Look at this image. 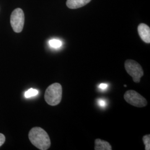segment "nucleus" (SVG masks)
Instances as JSON below:
<instances>
[{
	"label": "nucleus",
	"instance_id": "1",
	"mask_svg": "<svg viewBox=\"0 0 150 150\" xmlns=\"http://www.w3.org/2000/svg\"><path fill=\"white\" fill-rule=\"evenodd\" d=\"M28 138L32 145L39 150H47L50 147V137L47 133L41 127L32 128L29 132Z\"/></svg>",
	"mask_w": 150,
	"mask_h": 150
},
{
	"label": "nucleus",
	"instance_id": "2",
	"mask_svg": "<svg viewBox=\"0 0 150 150\" xmlns=\"http://www.w3.org/2000/svg\"><path fill=\"white\" fill-rule=\"evenodd\" d=\"M62 87L59 83H54L48 86L45 94L46 102L51 106H56L61 101Z\"/></svg>",
	"mask_w": 150,
	"mask_h": 150
},
{
	"label": "nucleus",
	"instance_id": "3",
	"mask_svg": "<svg viewBox=\"0 0 150 150\" xmlns=\"http://www.w3.org/2000/svg\"><path fill=\"white\" fill-rule=\"evenodd\" d=\"M125 68L128 74L132 77L134 82L139 83L141 78L144 75L141 66L134 60L127 59L125 62Z\"/></svg>",
	"mask_w": 150,
	"mask_h": 150
},
{
	"label": "nucleus",
	"instance_id": "4",
	"mask_svg": "<svg viewBox=\"0 0 150 150\" xmlns=\"http://www.w3.org/2000/svg\"><path fill=\"white\" fill-rule=\"evenodd\" d=\"M10 23L13 31L16 33L21 32L25 23V15L22 9L17 8L12 12Z\"/></svg>",
	"mask_w": 150,
	"mask_h": 150
},
{
	"label": "nucleus",
	"instance_id": "5",
	"mask_svg": "<svg viewBox=\"0 0 150 150\" xmlns=\"http://www.w3.org/2000/svg\"><path fill=\"white\" fill-rule=\"evenodd\" d=\"M124 99L129 104L135 107H144L147 105L145 98L134 90L126 91L124 95Z\"/></svg>",
	"mask_w": 150,
	"mask_h": 150
},
{
	"label": "nucleus",
	"instance_id": "6",
	"mask_svg": "<svg viewBox=\"0 0 150 150\" xmlns=\"http://www.w3.org/2000/svg\"><path fill=\"white\" fill-rule=\"evenodd\" d=\"M138 33L142 40L145 43H150V28L145 23H140L138 28Z\"/></svg>",
	"mask_w": 150,
	"mask_h": 150
},
{
	"label": "nucleus",
	"instance_id": "7",
	"mask_svg": "<svg viewBox=\"0 0 150 150\" xmlns=\"http://www.w3.org/2000/svg\"><path fill=\"white\" fill-rule=\"evenodd\" d=\"M91 0H67L66 5L71 9H76L86 5Z\"/></svg>",
	"mask_w": 150,
	"mask_h": 150
},
{
	"label": "nucleus",
	"instance_id": "8",
	"mask_svg": "<svg viewBox=\"0 0 150 150\" xmlns=\"http://www.w3.org/2000/svg\"><path fill=\"white\" fill-rule=\"evenodd\" d=\"M95 150H112V146L106 141L102 140L100 139H96Z\"/></svg>",
	"mask_w": 150,
	"mask_h": 150
},
{
	"label": "nucleus",
	"instance_id": "9",
	"mask_svg": "<svg viewBox=\"0 0 150 150\" xmlns=\"http://www.w3.org/2000/svg\"><path fill=\"white\" fill-rule=\"evenodd\" d=\"M49 45L51 47L53 48H59L62 46V42L59 40L53 39L49 41Z\"/></svg>",
	"mask_w": 150,
	"mask_h": 150
},
{
	"label": "nucleus",
	"instance_id": "10",
	"mask_svg": "<svg viewBox=\"0 0 150 150\" xmlns=\"http://www.w3.org/2000/svg\"><path fill=\"white\" fill-rule=\"evenodd\" d=\"M38 91L37 90H35L33 88H30L25 92V96L26 98H30V97L36 96L38 95Z\"/></svg>",
	"mask_w": 150,
	"mask_h": 150
},
{
	"label": "nucleus",
	"instance_id": "11",
	"mask_svg": "<svg viewBox=\"0 0 150 150\" xmlns=\"http://www.w3.org/2000/svg\"><path fill=\"white\" fill-rule=\"evenodd\" d=\"M143 142L145 145V150H150V135L149 134L145 135L142 138Z\"/></svg>",
	"mask_w": 150,
	"mask_h": 150
},
{
	"label": "nucleus",
	"instance_id": "12",
	"mask_svg": "<svg viewBox=\"0 0 150 150\" xmlns=\"http://www.w3.org/2000/svg\"><path fill=\"white\" fill-rule=\"evenodd\" d=\"M5 136L2 134H0V147L5 142Z\"/></svg>",
	"mask_w": 150,
	"mask_h": 150
},
{
	"label": "nucleus",
	"instance_id": "13",
	"mask_svg": "<svg viewBox=\"0 0 150 150\" xmlns=\"http://www.w3.org/2000/svg\"><path fill=\"white\" fill-rule=\"evenodd\" d=\"M107 87H108V85H107V84H106V83H101L98 86V87L100 89L103 90H106L107 88Z\"/></svg>",
	"mask_w": 150,
	"mask_h": 150
},
{
	"label": "nucleus",
	"instance_id": "14",
	"mask_svg": "<svg viewBox=\"0 0 150 150\" xmlns=\"http://www.w3.org/2000/svg\"><path fill=\"white\" fill-rule=\"evenodd\" d=\"M98 105L101 107H105V106L106 105V102L105 101V100H98Z\"/></svg>",
	"mask_w": 150,
	"mask_h": 150
},
{
	"label": "nucleus",
	"instance_id": "15",
	"mask_svg": "<svg viewBox=\"0 0 150 150\" xmlns=\"http://www.w3.org/2000/svg\"><path fill=\"white\" fill-rule=\"evenodd\" d=\"M126 85H124V87H126Z\"/></svg>",
	"mask_w": 150,
	"mask_h": 150
}]
</instances>
